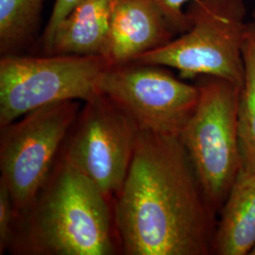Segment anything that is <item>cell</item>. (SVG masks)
Here are the masks:
<instances>
[{
    "label": "cell",
    "mask_w": 255,
    "mask_h": 255,
    "mask_svg": "<svg viewBox=\"0 0 255 255\" xmlns=\"http://www.w3.org/2000/svg\"><path fill=\"white\" fill-rule=\"evenodd\" d=\"M114 204L128 255H206L213 252V210L180 136L141 130Z\"/></svg>",
    "instance_id": "cell-1"
},
{
    "label": "cell",
    "mask_w": 255,
    "mask_h": 255,
    "mask_svg": "<svg viewBox=\"0 0 255 255\" xmlns=\"http://www.w3.org/2000/svg\"><path fill=\"white\" fill-rule=\"evenodd\" d=\"M30 206L17 215L9 251L18 255H113L111 201L60 157Z\"/></svg>",
    "instance_id": "cell-2"
},
{
    "label": "cell",
    "mask_w": 255,
    "mask_h": 255,
    "mask_svg": "<svg viewBox=\"0 0 255 255\" xmlns=\"http://www.w3.org/2000/svg\"><path fill=\"white\" fill-rule=\"evenodd\" d=\"M185 12L188 30L134 62L176 69L182 79L217 77L242 88L250 27L244 0H194Z\"/></svg>",
    "instance_id": "cell-3"
},
{
    "label": "cell",
    "mask_w": 255,
    "mask_h": 255,
    "mask_svg": "<svg viewBox=\"0 0 255 255\" xmlns=\"http://www.w3.org/2000/svg\"><path fill=\"white\" fill-rule=\"evenodd\" d=\"M199 101L180 134L211 207L221 209L240 168L237 111L241 87L202 76Z\"/></svg>",
    "instance_id": "cell-4"
},
{
    "label": "cell",
    "mask_w": 255,
    "mask_h": 255,
    "mask_svg": "<svg viewBox=\"0 0 255 255\" xmlns=\"http://www.w3.org/2000/svg\"><path fill=\"white\" fill-rule=\"evenodd\" d=\"M109 66L102 56H2L0 128L46 105L89 101Z\"/></svg>",
    "instance_id": "cell-5"
},
{
    "label": "cell",
    "mask_w": 255,
    "mask_h": 255,
    "mask_svg": "<svg viewBox=\"0 0 255 255\" xmlns=\"http://www.w3.org/2000/svg\"><path fill=\"white\" fill-rule=\"evenodd\" d=\"M81 110V101H62L0 128V182L9 190L17 215L45 185Z\"/></svg>",
    "instance_id": "cell-6"
},
{
    "label": "cell",
    "mask_w": 255,
    "mask_h": 255,
    "mask_svg": "<svg viewBox=\"0 0 255 255\" xmlns=\"http://www.w3.org/2000/svg\"><path fill=\"white\" fill-rule=\"evenodd\" d=\"M140 131L126 112L98 94L84 102L60 157L113 201L127 177Z\"/></svg>",
    "instance_id": "cell-7"
},
{
    "label": "cell",
    "mask_w": 255,
    "mask_h": 255,
    "mask_svg": "<svg viewBox=\"0 0 255 255\" xmlns=\"http://www.w3.org/2000/svg\"><path fill=\"white\" fill-rule=\"evenodd\" d=\"M108 97L141 130L180 136L199 101L197 84L175 77L167 67L129 62L110 65L99 82Z\"/></svg>",
    "instance_id": "cell-8"
},
{
    "label": "cell",
    "mask_w": 255,
    "mask_h": 255,
    "mask_svg": "<svg viewBox=\"0 0 255 255\" xmlns=\"http://www.w3.org/2000/svg\"><path fill=\"white\" fill-rule=\"evenodd\" d=\"M174 37L163 13L151 0H113L103 57L110 65L127 64L166 45Z\"/></svg>",
    "instance_id": "cell-9"
},
{
    "label": "cell",
    "mask_w": 255,
    "mask_h": 255,
    "mask_svg": "<svg viewBox=\"0 0 255 255\" xmlns=\"http://www.w3.org/2000/svg\"><path fill=\"white\" fill-rule=\"evenodd\" d=\"M113 0H79L42 46L46 55L104 56Z\"/></svg>",
    "instance_id": "cell-10"
},
{
    "label": "cell",
    "mask_w": 255,
    "mask_h": 255,
    "mask_svg": "<svg viewBox=\"0 0 255 255\" xmlns=\"http://www.w3.org/2000/svg\"><path fill=\"white\" fill-rule=\"evenodd\" d=\"M221 210L213 252L249 255L255 243V174L237 179Z\"/></svg>",
    "instance_id": "cell-11"
},
{
    "label": "cell",
    "mask_w": 255,
    "mask_h": 255,
    "mask_svg": "<svg viewBox=\"0 0 255 255\" xmlns=\"http://www.w3.org/2000/svg\"><path fill=\"white\" fill-rule=\"evenodd\" d=\"M244 82L237 111L240 168L237 179L255 174V24L250 23L243 47Z\"/></svg>",
    "instance_id": "cell-12"
},
{
    "label": "cell",
    "mask_w": 255,
    "mask_h": 255,
    "mask_svg": "<svg viewBox=\"0 0 255 255\" xmlns=\"http://www.w3.org/2000/svg\"><path fill=\"white\" fill-rule=\"evenodd\" d=\"M46 0H0V53L18 54L32 40Z\"/></svg>",
    "instance_id": "cell-13"
},
{
    "label": "cell",
    "mask_w": 255,
    "mask_h": 255,
    "mask_svg": "<svg viewBox=\"0 0 255 255\" xmlns=\"http://www.w3.org/2000/svg\"><path fill=\"white\" fill-rule=\"evenodd\" d=\"M17 214L7 187L0 182V255L9 251Z\"/></svg>",
    "instance_id": "cell-14"
},
{
    "label": "cell",
    "mask_w": 255,
    "mask_h": 255,
    "mask_svg": "<svg viewBox=\"0 0 255 255\" xmlns=\"http://www.w3.org/2000/svg\"><path fill=\"white\" fill-rule=\"evenodd\" d=\"M161 10L175 35L182 34L190 27V22L183 7L194 0H151Z\"/></svg>",
    "instance_id": "cell-15"
},
{
    "label": "cell",
    "mask_w": 255,
    "mask_h": 255,
    "mask_svg": "<svg viewBox=\"0 0 255 255\" xmlns=\"http://www.w3.org/2000/svg\"><path fill=\"white\" fill-rule=\"evenodd\" d=\"M78 1L79 0H55L50 18L48 20V23L42 37V46H44L49 41V39L54 33L55 29L72 10Z\"/></svg>",
    "instance_id": "cell-16"
},
{
    "label": "cell",
    "mask_w": 255,
    "mask_h": 255,
    "mask_svg": "<svg viewBox=\"0 0 255 255\" xmlns=\"http://www.w3.org/2000/svg\"><path fill=\"white\" fill-rule=\"evenodd\" d=\"M249 255H255V245L253 246V248H252V250L250 251V253H249Z\"/></svg>",
    "instance_id": "cell-17"
},
{
    "label": "cell",
    "mask_w": 255,
    "mask_h": 255,
    "mask_svg": "<svg viewBox=\"0 0 255 255\" xmlns=\"http://www.w3.org/2000/svg\"><path fill=\"white\" fill-rule=\"evenodd\" d=\"M253 17H254V23L255 24V11H254V15H253Z\"/></svg>",
    "instance_id": "cell-18"
}]
</instances>
